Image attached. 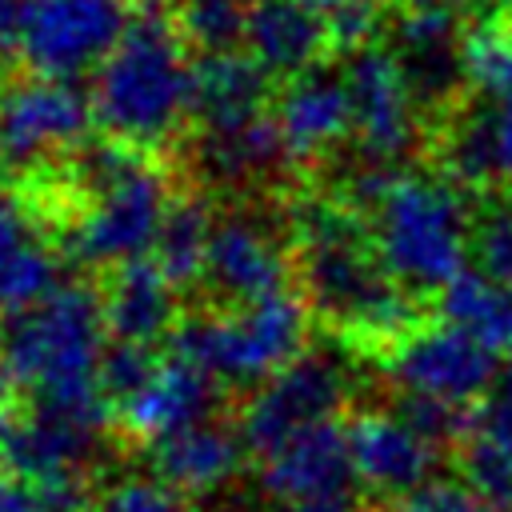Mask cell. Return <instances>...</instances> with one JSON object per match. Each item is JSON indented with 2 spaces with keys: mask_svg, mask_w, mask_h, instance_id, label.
Returning a JSON list of instances; mask_svg holds the SVG:
<instances>
[{
  "mask_svg": "<svg viewBox=\"0 0 512 512\" xmlns=\"http://www.w3.org/2000/svg\"><path fill=\"white\" fill-rule=\"evenodd\" d=\"M108 348L104 296L84 280H60L40 304L0 324V368L32 396V408L108 428L112 404L100 388Z\"/></svg>",
  "mask_w": 512,
  "mask_h": 512,
  "instance_id": "obj_1",
  "label": "cell"
},
{
  "mask_svg": "<svg viewBox=\"0 0 512 512\" xmlns=\"http://www.w3.org/2000/svg\"><path fill=\"white\" fill-rule=\"evenodd\" d=\"M192 88L196 60L176 12L144 0L92 76V116L108 140L152 156V148L192 124Z\"/></svg>",
  "mask_w": 512,
  "mask_h": 512,
  "instance_id": "obj_2",
  "label": "cell"
},
{
  "mask_svg": "<svg viewBox=\"0 0 512 512\" xmlns=\"http://www.w3.org/2000/svg\"><path fill=\"white\" fill-rule=\"evenodd\" d=\"M72 176L84 208L68 224V256L88 268H124L132 260H148L172 204L168 180L152 156L100 136L72 152Z\"/></svg>",
  "mask_w": 512,
  "mask_h": 512,
  "instance_id": "obj_3",
  "label": "cell"
},
{
  "mask_svg": "<svg viewBox=\"0 0 512 512\" xmlns=\"http://www.w3.org/2000/svg\"><path fill=\"white\" fill-rule=\"evenodd\" d=\"M368 224L376 260L412 296H440L468 272L472 212L448 176L396 172Z\"/></svg>",
  "mask_w": 512,
  "mask_h": 512,
  "instance_id": "obj_4",
  "label": "cell"
},
{
  "mask_svg": "<svg viewBox=\"0 0 512 512\" xmlns=\"http://www.w3.org/2000/svg\"><path fill=\"white\" fill-rule=\"evenodd\" d=\"M308 340V304L296 292H276L212 316H184L168 336V356L208 372L216 384L260 388L288 368Z\"/></svg>",
  "mask_w": 512,
  "mask_h": 512,
  "instance_id": "obj_5",
  "label": "cell"
},
{
  "mask_svg": "<svg viewBox=\"0 0 512 512\" xmlns=\"http://www.w3.org/2000/svg\"><path fill=\"white\" fill-rule=\"evenodd\" d=\"M300 284L308 304L336 328H348L360 344L388 352L408 336L416 320V296L400 288L372 252V240H332L296 248Z\"/></svg>",
  "mask_w": 512,
  "mask_h": 512,
  "instance_id": "obj_6",
  "label": "cell"
},
{
  "mask_svg": "<svg viewBox=\"0 0 512 512\" xmlns=\"http://www.w3.org/2000/svg\"><path fill=\"white\" fill-rule=\"evenodd\" d=\"M388 380L404 396L440 400L452 408H472L488 396L500 360L488 344H480L472 332L448 320L416 324L408 336H400L384 352Z\"/></svg>",
  "mask_w": 512,
  "mask_h": 512,
  "instance_id": "obj_7",
  "label": "cell"
},
{
  "mask_svg": "<svg viewBox=\"0 0 512 512\" xmlns=\"http://www.w3.org/2000/svg\"><path fill=\"white\" fill-rule=\"evenodd\" d=\"M128 20V0H36L24 28L20 64L32 76L76 84L84 72L108 60Z\"/></svg>",
  "mask_w": 512,
  "mask_h": 512,
  "instance_id": "obj_8",
  "label": "cell"
},
{
  "mask_svg": "<svg viewBox=\"0 0 512 512\" xmlns=\"http://www.w3.org/2000/svg\"><path fill=\"white\" fill-rule=\"evenodd\" d=\"M348 396V376L336 356L324 352H300L288 368L268 376L240 412V440L248 452L264 456L292 440L304 428H316L324 420H336L340 404Z\"/></svg>",
  "mask_w": 512,
  "mask_h": 512,
  "instance_id": "obj_9",
  "label": "cell"
},
{
  "mask_svg": "<svg viewBox=\"0 0 512 512\" xmlns=\"http://www.w3.org/2000/svg\"><path fill=\"white\" fill-rule=\"evenodd\" d=\"M344 84L352 96L356 152L368 164L392 168L416 144V96L392 44H360L344 56Z\"/></svg>",
  "mask_w": 512,
  "mask_h": 512,
  "instance_id": "obj_10",
  "label": "cell"
},
{
  "mask_svg": "<svg viewBox=\"0 0 512 512\" xmlns=\"http://www.w3.org/2000/svg\"><path fill=\"white\" fill-rule=\"evenodd\" d=\"M92 116V96L68 80L28 76L0 92V164L24 168L52 152L80 148Z\"/></svg>",
  "mask_w": 512,
  "mask_h": 512,
  "instance_id": "obj_11",
  "label": "cell"
},
{
  "mask_svg": "<svg viewBox=\"0 0 512 512\" xmlns=\"http://www.w3.org/2000/svg\"><path fill=\"white\" fill-rule=\"evenodd\" d=\"M356 472L348 456V428L324 420L296 432L280 448L260 456V492L280 508L296 512L328 500H356Z\"/></svg>",
  "mask_w": 512,
  "mask_h": 512,
  "instance_id": "obj_12",
  "label": "cell"
},
{
  "mask_svg": "<svg viewBox=\"0 0 512 512\" xmlns=\"http://www.w3.org/2000/svg\"><path fill=\"white\" fill-rule=\"evenodd\" d=\"M100 432L104 428H88L44 408L12 412L0 432V468L48 492H88L84 480L100 452Z\"/></svg>",
  "mask_w": 512,
  "mask_h": 512,
  "instance_id": "obj_13",
  "label": "cell"
},
{
  "mask_svg": "<svg viewBox=\"0 0 512 512\" xmlns=\"http://www.w3.org/2000/svg\"><path fill=\"white\" fill-rule=\"evenodd\" d=\"M288 276H292V260L276 228H268L256 216L216 220L200 284H208L228 308L288 292Z\"/></svg>",
  "mask_w": 512,
  "mask_h": 512,
  "instance_id": "obj_14",
  "label": "cell"
},
{
  "mask_svg": "<svg viewBox=\"0 0 512 512\" xmlns=\"http://www.w3.org/2000/svg\"><path fill=\"white\" fill-rule=\"evenodd\" d=\"M344 428H348V456L360 488L404 500L428 480H436L440 444L420 436L396 412H356Z\"/></svg>",
  "mask_w": 512,
  "mask_h": 512,
  "instance_id": "obj_15",
  "label": "cell"
},
{
  "mask_svg": "<svg viewBox=\"0 0 512 512\" xmlns=\"http://www.w3.org/2000/svg\"><path fill=\"white\" fill-rule=\"evenodd\" d=\"M272 120L292 160H316L332 152L356 132L344 72L316 64L284 80V88L272 96Z\"/></svg>",
  "mask_w": 512,
  "mask_h": 512,
  "instance_id": "obj_16",
  "label": "cell"
},
{
  "mask_svg": "<svg viewBox=\"0 0 512 512\" xmlns=\"http://www.w3.org/2000/svg\"><path fill=\"white\" fill-rule=\"evenodd\" d=\"M60 284V256L36 204L0 188V320L40 304Z\"/></svg>",
  "mask_w": 512,
  "mask_h": 512,
  "instance_id": "obj_17",
  "label": "cell"
},
{
  "mask_svg": "<svg viewBox=\"0 0 512 512\" xmlns=\"http://www.w3.org/2000/svg\"><path fill=\"white\" fill-rule=\"evenodd\" d=\"M216 400H220V392L208 372H200L196 364H188L180 356H164L160 368L152 372V380L116 408V420L140 444H156L164 436H176L192 424L212 420Z\"/></svg>",
  "mask_w": 512,
  "mask_h": 512,
  "instance_id": "obj_18",
  "label": "cell"
},
{
  "mask_svg": "<svg viewBox=\"0 0 512 512\" xmlns=\"http://www.w3.org/2000/svg\"><path fill=\"white\" fill-rule=\"evenodd\" d=\"M272 100V76L248 52L196 56L192 128L196 136H232L264 120Z\"/></svg>",
  "mask_w": 512,
  "mask_h": 512,
  "instance_id": "obj_19",
  "label": "cell"
},
{
  "mask_svg": "<svg viewBox=\"0 0 512 512\" xmlns=\"http://www.w3.org/2000/svg\"><path fill=\"white\" fill-rule=\"evenodd\" d=\"M244 452L248 444L240 440V428L212 416L204 424H192L176 436L148 444V464L156 480H164L184 500H192V496H216L220 488H228L240 476Z\"/></svg>",
  "mask_w": 512,
  "mask_h": 512,
  "instance_id": "obj_20",
  "label": "cell"
},
{
  "mask_svg": "<svg viewBox=\"0 0 512 512\" xmlns=\"http://www.w3.org/2000/svg\"><path fill=\"white\" fill-rule=\"evenodd\" d=\"M332 32L312 0H248L244 52L272 76L292 80L320 64Z\"/></svg>",
  "mask_w": 512,
  "mask_h": 512,
  "instance_id": "obj_21",
  "label": "cell"
},
{
  "mask_svg": "<svg viewBox=\"0 0 512 512\" xmlns=\"http://www.w3.org/2000/svg\"><path fill=\"white\" fill-rule=\"evenodd\" d=\"M100 296H104V324L112 340L152 348L156 340H168L172 328L180 324L176 284L160 272L152 256L112 268V280Z\"/></svg>",
  "mask_w": 512,
  "mask_h": 512,
  "instance_id": "obj_22",
  "label": "cell"
},
{
  "mask_svg": "<svg viewBox=\"0 0 512 512\" xmlns=\"http://www.w3.org/2000/svg\"><path fill=\"white\" fill-rule=\"evenodd\" d=\"M196 160L200 172L216 184H252L264 176H276L292 156L276 132L272 112L256 120L244 132L232 136H196Z\"/></svg>",
  "mask_w": 512,
  "mask_h": 512,
  "instance_id": "obj_23",
  "label": "cell"
},
{
  "mask_svg": "<svg viewBox=\"0 0 512 512\" xmlns=\"http://www.w3.org/2000/svg\"><path fill=\"white\" fill-rule=\"evenodd\" d=\"M440 320L460 324L496 356H512V284L464 272L440 292Z\"/></svg>",
  "mask_w": 512,
  "mask_h": 512,
  "instance_id": "obj_24",
  "label": "cell"
},
{
  "mask_svg": "<svg viewBox=\"0 0 512 512\" xmlns=\"http://www.w3.org/2000/svg\"><path fill=\"white\" fill-rule=\"evenodd\" d=\"M212 228H216V220L200 196H172L156 252H152V260L160 264V272L172 284L204 280V256H208Z\"/></svg>",
  "mask_w": 512,
  "mask_h": 512,
  "instance_id": "obj_25",
  "label": "cell"
},
{
  "mask_svg": "<svg viewBox=\"0 0 512 512\" xmlns=\"http://www.w3.org/2000/svg\"><path fill=\"white\" fill-rule=\"evenodd\" d=\"M176 24L200 56L236 52L248 24V0H180Z\"/></svg>",
  "mask_w": 512,
  "mask_h": 512,
  "instance_id": "obj_26",
  "label": "cell"
},
{
  "mask_svg": "<svg viewBox=\"0 0 512 512\" xmlns=\"http://www.w3.org/2000/svg\"><path fill=\"white\" fill-rule=\"evenodd\" d=\"M460 480L492 508L512 512V448L488 432H472L460 444Z\"/></svg>",
  "mask_w": 512,
  "mask_h": 512,
  "instance_id": "obj_27",
  "label": "cell"
},
{
  "mask_svg": "<svg viewBox=\"0 0 512 512\" xmlns=\"http://www.w3.org/2000/svg\"><path fill=\"white\" fill-rule=\"evenodd\" d=\"M464 72L480 96L512 92V28L488 24L464 36Z\"/></svg>",
  "mask_w": 512,
  "mask_h": 512,
  "instance_id": "obj_28",
  "label": "cell"
},
{
  "mask_svg": "<svg viewBox=\"0 0 512 512\" xmlns=\"http://www.w3.org/2000/svg\"><path fill=\"white\" fill-rule=\"evenodd\" d=\"M472 260V272L512 284V204L492 200L472 216Z\"/></svg>",
  "mask_w": 512,
  "mask_h": 512,
  "instance_id": "obj_29",
  "label": "cell"
},
{
  "mask_svg": "<svg viewBox=\"0 0 512 512\" xmlns=\"http://www.w3.org/2000/svg\"><path fill=\"white\" fill-rule=\"evenodd\" d=\"M156 368H160V360H156V352H152L148 344L108 340L104 360H100V388H104V396H108V404H112V416H116V408H120L128 396H136V392L152 380Z\"/></svg>",
  "mask_w": 512,
  "mask_h": 512,
  "instance_id": "obj_30",
  "label": "cell"
},
{
  "mask_svg": "<svg viewBox=\"0 0 512 512\" xmlns=\"http://www.w3.org/2000/svg\"><path fill=\"white\" fill-rule=\"evenodd\" d=\"M92 512H188V500L156 476H124L92 500Z\"/></svg>",
  "mask_w": 512,
  "mask_h": 512,
  "instance_id": "obj_31",
  "label": "cell"
},
{
  "mask_svg": "<svg viewBox=\"0 0 512 512\" xmlns=\"http://www.w3.org/2000/svg\"><path fill=\"white\" fill-rule=\"evenodd\" d=\"M312 8L324 16L332 44H340L344 52L372 44V32L384 20V0H312Z\"/></svg>",
  "mask_w": 512,
  "mask_h": 512,
  "instance_id": "obj_32",
  "label": "cell"
},
{
  "mask_svg": "<svg viewBox=\"0 0 512 512\" xmlns=\"http://www.w3.org/2000/svg\"><path fill=\"white\" fill-rule=\"evenodd\" d=\"M396 512H496L488 500H480L464 480H428L412 496L396 504Z\"/></svg>",
  "mask_w": 512,
  "mask_h": 512,
  "instance_id": "obj_33",
  "label": "cell"
},
{
  "mask_svg": "<svg viewBox=\"0 0 512 512\" xmlns=\"http://www.w3.org/2000/svg\"><path fill=\"white\" fill-rule=\"evenodd\" d=\"M484 132H488V144H492V156H496V168L500 176H512V92L504 96H484V104L476 108Z\"/></svg>",
  "mask_w": 512,
  "mask_h": 512,
  "instance_id": "obj_34",
  "label": "cell"
},
{
  "mask_svg": "<svg viewBox=\"0 0 512 512\" xmlns=\"http://www.w3.org/2000/svg\"><path fill=\"white\" fill-rule=\"evenodd\" d=\"M0 512H64L44 488L0 468Z\"/></svg>",
  "mask_w": 512,
  "mask_h": 512,
  "instance_id": "obj_35",
  "label": "cell"
},
{
  "mask_svg": "<svg viewBox=\"0 0 512 512\" xmlns=\"http://www.w3.org/2000/svg\"><path fill=\"white\" fill-rule=\"evenodd\" d=\"M32 4L36 0H0V60H20Z\"/></svg>",
  "mask_w": 512,
  "mask_h": 512,
  "instance_id": "obj_36",
  "label": "cell"
},
{
  "mask_svg": "<svg viewBox=\"0 0 512 512\" xmlns=\"http://www.w3.org/2000/svg\"><path fill=\"white\" fill-rule=\"evenodd\" d=\"M8 420H12V380H8V372L0 368V432H4Z\"/></svg>",
  "mask_w": 512,
  "mask_h": 512,
  "instance_id": "obj_37",
  "label": "cell"
}]
</instances>
